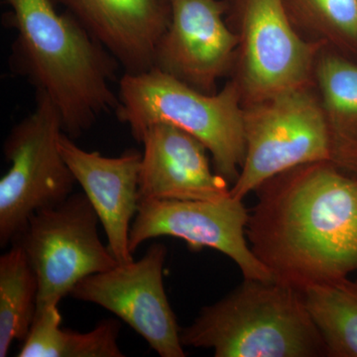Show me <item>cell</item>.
<instances>
[{"label": "cell", "mask_w": 357, "mask_h": 357, "mask_svg": "<svg viewBox=\"0 0 357 357\" xmlns=\"http://www.w3.org/2000/svg\"><path fill=\"white\" fill-rule=\"evenodd\" d=\"M282 3L303 39L357 62V0H282Z\"/></svg>", "instance_id": "19"}, {"label": "cell", "mask_w": 357, "mask_h": 357, "mask_svg": "<svg viewBox=\"0 0 357 357\" xmlns=\"http://www.w3.org/2000/svg\"><path fill=\"white\" fill-rule=\"evenodd\" d=\"M246 234L275 280L300 289L357 270V176L331 161L285 171L255 191Z\"/></svg>", "instance_id": "1"}, {"label": "cell", "mask_w": 357, "mask_h": 357, "mask_svg": "<svg viewBox=\"0 0 357 357\" xmlns=\"http://www.w3.org/2000/svg\"><path fill=\"white\" fill-rule=\"evenodd\" d=\"M249 211L243 201L230 195L215 201L140 199L131 225L129 249L160 236L183 239L194 251L208 248L229 257L244 279L274 280L269 268L255 255L246 227Z\"/></svg>", "instance_id": "9"}, {"label": "cell", "mask_w": 357, "mask_h": 357, "mask_svg": "<svg viewBox=\"0 0 357 357\" xmlns=\"http://www.w3.org/2000/svg\"><path fill=\"white\" fill-rule=\"evenodd\" d=\"M63 132L57 107L37 93L35 109L4 141L10 167L0 180L1 248L18 241L37 211L58 206L74 194L76 178L59 149Z\"/></svg>", "instance_id": "5"}, {"label": "cell", "mask_w": 357, "mask_h": 357, "mask_svg": "<svg viewBox=\"0 0 357 357\" xmlns=\"http://www.w3.org/2000/svg\"><path fill=\"white\" fill-rule=\"evenodd\" d=\"M112 54L126 74L153 69L170 22L168 0H55Z\"/></svg>", "instance_id": "14"}, {"label": "cell", "mask_w": 357, "mask_h": 357, "mask_svg": "<svg viewBox=\"0 0 357 357\" xmlns=\"http://www.w3.org/2000/svg\"><path fill=\"white\" fill-rule=\"evenodd\" d=\"M168 1H169V0H168Z\"/></svg>", "instance_id": "20"}, {"label": "cell", "mask_w": 357, "mask_h": 357, "mask_svg": "<svg viewBox=\"0 0 357 357\" xmlns=\"http://www.w3.org/2000/svg\"><path fill=\"white\" fill-rule=\"evenodd\" d=\"M314 84L328 126L331 162L357 176V62L321 48Z\"/></svg>", "instance_id": "15"}, {"label": "cell", "mask_w": 357, "mask_h": 357, "mask_svg": "<svg viewBox=\"0 0 357 357\" xmlns=\"http://www.w3.org/2000/svg\"><path fill=\"white\" fill-rule=\"evenodd\" d=\"M58 144L77 184L98 213L115 259L119 264L132 262L129 234L139 206L142 153L131 149L119 157L102 156L82 149L65 132Z\"/></svg>", "instance_id": "13"}, {"label": "cell", "mask_w": 357, "mask_h": 357, "mask_svg": "<svg viewBox=\"0 0 357 357\" xmlns=\"http://www.w3.org/2000/svg\"><path fill=\"white\" fill-rule=\"evenodd\" d=\"M39 284L31 263L20 244L0 257V357L15 340L23 342L37 311Z\"/></svg>", "instance_id": "17"}, {"label": "cell", "mask_w": 357, "mask_h": 357, "mask_svg": "<svg viewBox=\"0 0 357 357\" xmlns=\"http://www.w3.org/2000/svg\"><path fill=\"white\" fill-rule=\"evenodd\" d=\"M225 20L236 33L231 79L243 107L314 84L323 46L309 43L294 29L282 0H225Z\"/></svg>", "instance_id": "7"}, {"label": "cell", "mask_w": 357, "mask_h": 357, "mask_svg": "<svg viewBox=\"0 0 357 357\" xmlns=\"http://www.w3.org/2000/svg\"><path fill=\"white\" fill-rule=\"evenodd\" d=\"M119 121L136 140L154 123H168L201 141L218 175L234 185L245 156L243 107L236 84L229 79L206 95L156 69L126 74L119 79Z\"/></svg>", "instance_id": "4"}, {"label": "cell", "mask_w": 357, "mask_h": 357, "mask_svg": "<svg viewBox=\"0 0 357 357\" xmlns=\"http://www.w3.org/2000/svg\"><path fill=\"white\" fill-rule=\"evenodd\" d=\"M100 222L84 192H74L30 218L15 243L24 250L38 279L36 312L59 306L79 282L119 264L100 241Z\"/></svg>", "instance_id": "8"}, {"label": "cell", "mask_w": 357, "mask_h": 357, "mask_svg": "<svg viewBox=\"0 0 357 357\" xmlns=\"http://www.w3.org/2000/svg\"><path fill=\"white\" fill-rule=\"evenodd\" d=\"M328 357H357V282L349 277L302 289Z\"/></svg>", "instance_id": "18"}, {"label": "cell", "mask_w": 357, "mask_h": 357, "mask_svg": "<svg viewBox=\"0 0 357 357\" xmlns=\"http://www.w3.org/2000/svg\"><path fill=\"white\" fill-rule=\"evenodd\" d=\"M137 141L143 144L140 199L215 201L231 195V185L211 169L208 150L187 131L154 123Z\"/></svg>", "instance_id": "12"}, {"label": "cell", "mask_w": 357, "mask_h": 357, "mask_svg": "<svg viewBox=\"0 0 357 357\" xmlns=\"http://www.w3.org/2000/svg\"><path fill=\"white\" fill-rule=\"evenodd\" d=\"M166 257V246L153 243L138 261L91 275L70 295L114 312L160 356L184 357L181 328L164 288Z\"/></svg>", "instance_id": "10"}, {"label": "cell", "mask_w": 357, "mask_h": 357, "mask_svg": "<svg viewBox=\"0 0 357 357\" xmlns=\"http://www.w3.org/2000/svg\"><path fill=\"white\" fill-rule=\"evenodd\" d=\"M168 28L155 53L153 69L191 88L218 93L231 76L238 40L225 20V0H169Z\"/></svg>", "instance_id": "11"}, {"label": "cell", "mask_w": 357, "mask_h": 357, "mask_svg": "<svg viewBox=\"0 0 357 357\" xmlns=\"http://www.w3.org/2000/svg\"><path fill=\"white\" fill-rule=\"evenodd\" d=\"M245 156L230 194L241 199L279 174L331 161L330 137L316 84L243 107Z\"/></svg>", "instance_id": "6"}, {"label": "cell", "mask_w": 357, "mask_h": 357, "mask_svg": "<svg viewBox=\"0 0 357 357\" xmlns=\"http://www.w3.org/2000/svg\"><path fill=\"white\" fill-rule=\"evenodd\" d=\"M184 347L215 357H325L326 347L302 290L283 282L244 279L181 328Z\"/></svg>", "instance_id": "3"}, {"label": "cell", "mask_w": 357, "mask_h": 357, "mask_svg": "<svg viewBox=\"0 0 357 357\" xmlns=\"http://www.w3.org/2000/svg\"><path fill=\"white\" fill-rule=\"evenodd\" d=\"M58 306L36 312L30 332L22 342L20 357H122L119 345L121 324L103 319L89 333L61 328Z\"/></svg>", "instance_id": "16"}, {"label": "cell", "mask_w": 357, "mask_h": 357, "mask_svg": "<svg viewBox=\"0 0 357 357\" xmlns=\"http://www.w3.org/2000/svg\"><path fill=\"white\" fill-rule=\"evenodd\" d=\"M4 1L16 31L11 66L54 102L68 136L116 110L112 83L121 65L76 18L59 13L52 0Z\"/></svg>", "instance_id": "2"}]
</instances>
